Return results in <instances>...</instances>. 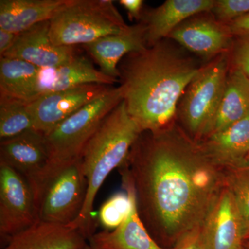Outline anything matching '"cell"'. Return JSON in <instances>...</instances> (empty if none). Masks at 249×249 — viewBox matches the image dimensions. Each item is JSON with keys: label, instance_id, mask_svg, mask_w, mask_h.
Segmentation results:
<instances>
[{"label": "cell", "instance_id": "6da1fadb", "mask_svg": "<svg viewBox=\"0 0 249 249\" xmlns=\"http://www.w3.org/2000/svg\"><path fill=\"white\" fill-rule=\"evenodd\" d=\"M133 184L142 222L157 242L201 227L224 187V169L181 125L142 132L120 167Z\"/></svg>", "mask_w": 249, "mask_h": 249}, {"label": "cell", "instance_id": "7a4b0ae2", "mask_svg": "<svg viewBox=\"0 0 249 249\" xmlns=\"http://www.w3.org/2000/svg\"><path fill=\"white\" fill-rule=\"evenodd\" d=\"M167 38L127 54L118 66L129 115L142 132H158L177 122L178 103L204 64Z\"/></svg>", "mask_w": 249, "mask_h": 249}, {"label": "cell", "instance_id": "3957f363", "mask_svg": "<svg viewBox=\"0 0 249 249\" xmlns=\"http://www.w3.org/2000/svg\"><path fill=\"white\" fill-rule=\"evenodd\" d=\"M123 101L102 121L82 153L88 193L80 215L72 224L89 239L93 235V204L109 174L120 168L142 133Z\"/></svg>", "mask_w": 249, "mask_h": 249}, {"label": "cell", "instance_id": "277c9868", "mask_svg": "<svg viewBox=\"0 0 249 249\" xmlns=\"http://www.w3.org/2000/svg\"><path fill=\"white\" fill-rule=\"evenodd\" d=\"M123 101L122 87H113L107 93L80 108L44 134L49 160L41 179L37 199L48 180L67 165L80 160L85 146L103 119Z\"/></svg>", "mask_w": 249, "mask_h": 249}, {"label": "cell", "instance_id": "5b68a950", "mask_svg": "<svg viewBox=\"0 0 249 249\" xmlns=\"http://www.w3.org/2000/svg\"><path fill=\"white\" fill-rule=\"evenodd\" d=\"M230 69V52L204 63L180 99L177 121L196 142L212 132Z\"/></svg>", "mask_w": 249, "mask_h": 249}, {"label": "cell", "instance_id": "8992f818", "mask_svg": "<svg viewBox=\"0 0 249 249\" xmlns=\"http://www.w3.org/2000/svg\"><path fill=\"white\" fill-rule=\"evenodd\" d=\"M128 25L111 0H69L50 19L51 40L58 47L91 43Z\"/></svg>", "mask_w": 249, "mask_h": 249}, {"label": "cell", "instance_id": "52a82bcc", "mask_svg": "<svg viewBox=\"0 0 249 249\" xmlns=\"http://www.w3.org/2000/svg\"><path fill=\"white\" fill-rule=\"evenodd\" d=\"M88 193L81 159L62 168L48 180L37 201L39 222L72 224L80 215Z\"/></svg>", "mask_w": 249, "mask_h": 249}, {"label": "cell", "instance_id": "ba28073f", "mask_svg": "<svg viewBox=\"0 0 249 249\" xmlns=\"http://www.w3.org/2000/svg\"><path fill=\"white\" fill-rule=\"evenodd\" d=\"M38 222L34 191L22 175L0 163V235L11 237Z\"/></svg>", "mask_w": 249, "mask_h": 249}, {"label": "cell", "instance_id": "9c48e42d", "mask_svg": "<svg viewBox=\"0 0 249 249\" xmlns=\"http://www.w3.org/2000/svg\"><path fill=\"white\" fill-rule=\"evenodd\" d=\"M234 35L211 11L199 13L181 23L168 39L207 63L232 49Z\"/></svg>", "mask_w": 249, "mask_h": 249}, {"label": "cell", "instance_id": "30bf717a", "mask_svg": "<svg viewBox=\"0 0 249 249\" xmlns=\"http://www.w3.org/2000/svg\"><path fill=\"white\" fill-rule=\"evenodd\" d=\"M111 85L91 83L44 95L26 103L34 129L46 134L80 108L112 89Z\"/></svg>", "mask_w": 249, "mask_h": 249}, {"label": "cell", "instance_id": "8fae6325", "mask_svg": "<svg viewBox=\"0 0 249 249\" xmlns=\"http://www.w3.org/2000/svg\"><path fill=\"white\" fill-rule=\"evenodd\" d=\"M48 160L45 135L35 129L0 142V163L11 167L27 180L36 201Z\"/></svg>", "mask_w": 249, "mask_h": 249}, {"label": "cell", "instance_id": "7c38bea8", "mask_svg": "<svg viewBox=\"0 0 249 249\" xmlns=\"http://www.w3.org/2000/svg\"><path fill=\"white\" fill-rule=\"evenodd\" d=\"M116 83H119V80L106 76L97 70L89 59L78 53L58 66L40 68L25 103L44 95L80 85L97 83L113 86Z\"/></svg>", "mask_w": 249, "mask_h": 249}, {"label": "cell", "instance_id": "4fadbf2b", "mask_svg": "<svg viewBox=\"0 0 249 249\" xmlns=\"http://www.w3.org/2000/svg\"><path fill=\"white\" fill-rule=\"evenodd\" d=\"M245 223L235 198L224 186L201 225L208 248L245 249Z\"/></svg>", "mask_w": 249, "mask_h": 249}, {"label": "cell", "instance_id": "5bb4252c", "mask_svg": "<svg viewBox=\"0 0 249 249\" xmlns=\"http://www.w3.org/2000/svg\"><path fill=\"white\" fill-rule=\"evenodd\" d=\"M121 174L129 196L128 213L116 229L93 234L89 240L90 245L96 249H165L156 242L144 225L137 209L133 184L125 174Z\"/></svg>", "mask_w": 249, "mask_h": 249}, {"label": "cell", "instance_id": "9a60e30c", "mask_svg": "<svg viewBox=\"0 0 249 249\" xmlns=\"http://www.w3.org/2000/svg\"><path fill=\"white\" fill-rule=\"evenodd\" d=\"M49 29L50 20H47L19 34L12 48L3 57L19 59L44 69L58 66L78 54L75 47L53 45Z\"/></svg>", "mask_w": 249, "mask_h": 249}, {"label": "cell", "instance_id": "2e32d148", "mask_svg": "<svg viewBox=\"0 0 249 249\" xmlns=\"http://www.w3.org/2000/svg\"><path fill=\"white\" fill-rule=\"evenodd\" d=\"M86 52L106 76L119 80L118 66L127 54L147 48L146 27L139 22L122 32L101 37L83 45Z\"/></svg>", "mask_w": 249, "mask_h": 249}, {"label": "cell", "instance_id": "e0dca14e", "mask_svg": "<svg viewBox=\"0 0 249 249\" xmlns=\"http://www.w3.org/2000/svg\"><path fill=\"white\" fill-rule=\"evenodd\" d=\"M214 0H167L155 9L144 10L141 22L146 27L147 47L168 38L170 34L188 18L211 11Z\"/></svg>", "mask_w": 249, "mask_h": 249}, {"label": "cell", "instance_id": "ac0fdd59", "mask_svg": "<svg viewBox=\"0 0 249 249\" xmlns=\"http://www.w3.org/2000/svg\"><path fill=\"white\" fill-rule=\"evenodd\" d=\"M89 239L73 224L37 222L9 240L3 249H91Z\"/></svg>", "mask_w": 249, "mask_h": 249}, {"label": "cell", "instance_id": "d6986e66", "mask_svg": "<svg viewBox=\"0 0 249 249\" xmlns=\"http://www.w3.org/2000/svg\"><path fill=\"white\" fill-rule=\"evenodd\" d=\"M198 142L210 160L223 169L244 164L249 152V113L228 128Z\"/></svg>", "mask_w": 249, "mask_h": 249}, {"label": "cell", "instance_id": "ffe728a7", "mask_svg": "<svg viewBox=\"0 0 249 249\" xmlns=\"http://www.w3.org/2000/svg\"><path fill=\"white\" fill-rule=\"evenodd\" d=\"M69 0H1L0 29L21 34L50 20Z\"/></svg>", "mask_w": 249, "mask_h": 249}, {"label": "cell", "instance_id": "44dd1931", "mask_svg": "<svg viewBox=\"0 0 249 249\" xmlns=\"http://www.w3.org/2000/svg\"><path fill=\"white\" fill-rule=\"evenodd\" d=\"M249 113V78L242 71L231 67L211 134L228 128Z\"/></svg>", "mask_w": 249, "mask_h": 249}, {"label": "cell", "instance_id": "7402d4cb", "mask_svg": "<svg viewBox=\"0 0 249 249\" xmlns=\"http://www.w3.org/2000/svg\"><path fill=\"white\" fill-rule=\"evenodd\" d=\"M39 70L19 59L0 58V96L25 102Z\"/></svg>", "mask_w": 249, "mask_h": 249}, {"label": "cell", "instance_id": "603a6c76", "mask_svg": "<svg viewBox=\"0 0 249 249\" xmlns=\"http://www.w3.org/2000/svg\"><path fill=\"white\" fill-rule=\"evenodd\" d=\"M34 129L32 116L26 103L14 98L0 96V139L14 138Z\"/></svg>", "mask_w": 249, "mask_h": 249}, {"label": "cell", "instance_id": "cb8c5ba5", "mask_svg": "<svg viewBox=\"0 0 249 249\" xmlns=\"http://www.w3.org/2000/svg\"><path fill=\"white\" fill-rule=\"evenodd\" d=\"M224 186L235 198L245 221L249 219V164L224 168Z\"/></svg>", "mask_w": 249, "mask_h": 249}, {"label": "cell", "instance_id": "d4e9b609", "mask_svg": "<svg viewBox=\"0 0 249 249\" xmlns=\"http://www.w3.org/2000/svg\"><path fill=\"white\" fill-rule=\"evenodd\" d=\"M129 208L127 193H116L105 201L98 213V219L104 230L112 231L120 226L127 216Z\"/></svg>", "mask_w": 249, "mask_h": 249}, {"label": "cell", "instance_id": "484cf974", "mask_svg": "<svg viewBox=\"0 0 249 249\" xmlns=\"http://www.w3.org/2000/svg\"><path fill=\"white\" fill-rule=\"evenodd\" d=\"M216 19L228 24L249 13V0H214L211 10Z\"/></svg>", "mask_w": 249, "mask_h": 249}, {"label": "cell", "instance_id": "4316f807", "mask_svg": "<svg viewBox=\"0 0 249 249\" xmlns=\"http://www.w3.org/2000/svg\"><path fill=\"white\" fill-rule=\"evenodd\" d=\"M231 67L249 78V33L234 35L230 52Z\"/></svg>", "mask_w": 249, "mask_h": 249}, {"label": "cell", "instance_id": "83f0119b", "mask_svg": "<svg viewBox=\"0 0 249 249\" xmlns=\"http://www.w3.org/2000/svg\"><path fill=\"white\" fill-rule=\"evenodd\" d=\"M170 249H209L203 235L201 227L196 228L183 235Z\"/></svg>", "mask_w": 249, "mask_h": 249}, {"label": "cell", "instance_id": "f1b7e54d", "mask_svg": "<svg viewBox=\"0 0 249 249\" xmlns=\"http://www.w3.org/2000/svg\"><path fill=\"white\" fill-rule=\"evenodd\" d=\"M119 2L127 11L130 20L135 19L140 22L144 11L142 0H120Z\"/></svg>", "mask_w": 249, "mask_h": 249}, {"label": "cell", "instance_id": "f546056e", "mask_svg": "<svg viewBox=\"0 0 249 249\" xmlns=\"http://www.w3.org/2000/svg\"><path fill=\"white\" fill-rule=\"evenodd\" d=\"M19 34L0 29V58L12 48Z\"/></svg>", "mask_w": 249, "mask_h": 249}, {"label": "cell", "instance_id": "4dcf8cb0", "mask_svg": "<svg viewBox=\"0 0 249 249\" xmlns=\"http://www.w3.org/2000/svg\"><path fill=\"white\" fill-rule=\"evenodd\" d=\"M233 35L249 33V13L227 24Z\"/></svg>", "mask_w": 249, "mask_h": 249}, {"label": "cell", "instance_id": "1f68e13d", "mask_svg": "<svg viewBox=\"0 0 249 249\" xmlns=\"http://www.w3.org/2000/svg\"><path fill=\"white\" fill-rule=\"evenodd\" d=\"M244 241L249 242V219L245 221L244 227Z\"/></svg>", "mask_w": 249, "mask_h": 249}, {"label": "cell", "instance_id": "d6a6232c", "mask_svg": "<svg viewBox=\"0 0 249 249\" xmlns=\"http://www.w3.org/2000/svg\"><path fill=\"white\" fill-rule=\"evenodd\" d=\"M244 247L245 249H249V242H244Z\"/></svg>", "mask_w": 249, "mask_h": 249}, {"label": "cell", "instance_id": "836d02e7", "mask_svg": "<svg viewBox=\"0 0 249 249\" xmlns=\"http://www.w3.org/2000/svg\"><path fill=\"white\" fill-rule=\"evenodd\" d=\"M245 163H247V164H249V152L248 155H247V158H246Z\"/></svg>", "mask_w": 249, "mask_h": 249}, {"label": "cell", "instance_id": "e575fe53", "mask_svg": "<svg viewBox=\"0 0 249 249\" xmlns=\"http://www.w3.org/2000/svg\"><path fill=\"white\" fill-rule=\"evenodd\" d=\"M91 249H94V248H93V247H91Z\"/></svg>", "mask_w": 249, "mask_h": 249}, {"label": "cell", "instance_id": "d590c367", "mask_svg": "<svg viewBox=\"0 0 249 249\" xmlns=\"http://www.w3.org/2000/svg\"><path fill=\"white\" fill-rule=\"evenodd\" d=\"M244 248H245V247H244Z\"/></svg>", "mask_w": 249, "mask_h": 249}, {"label": "cell", "instance_id": "8d00e7d4", "mask_svg": "<svg viewBox=\"0 0 249 249\" xmlns=\"http://www.w3.org/2000/svg\"></svg>", "mask_w": 249, "mask_h": 249}]
</instances>
